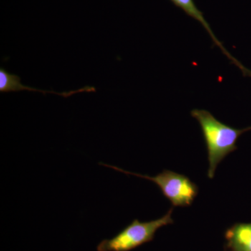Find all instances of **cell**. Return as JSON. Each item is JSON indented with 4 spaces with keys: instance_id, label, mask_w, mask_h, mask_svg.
Masks as SVG:
<instances>
[{
    "instance_id": "1",
    "label": "cell",
    "mask_w": 251,
    "mask_h": 251,
    "mask_svg": "<svg viewBox=\"0 0 251 251\" xmlns=\"http://www.w3.org/2000/svg\"><path fill=\"white\" fill-rule=\"evenodd\" d=\"M191 115L201 126L208 153L207 176L209 179H213L218 165L227 155L237 150L239 137L251 130V126L238 129L225 125L210 112L201 109H194Z\"/></svg>"
},
{
    "instance_id": "2",
    "label": "cell",
    "mask_w": 251,
    "mask_h": 251,
    "mask_svg": "<svg viewBox=\"0 0 251 251\" xmlns=\"http://www.w3.org/2000/svg\"><path fill=\"white\" fill-rule=\"evenodd\" d=\"M173 208L160 219L140 222L135 219L115 237L104 239L97 246V251H130L154 239L158 229L173 224Z\"/></svg>"
},
{
    "instance_id": "3",
    "label": "cell",
    "mask_w": 251,
    "mask_h": 251,
    "mask_svg": "<svg viewBox=\"0 0 251 251\" xmlns=\"http://www.w3.org/2000/svg\"><path fill=\"white\" fill-rule=\"evenodd\" d=\"M101 166L112 168L125 174L133 175L152 181L159 187L163 196L169 200L173 206H188L192 204L198 194L197 185L193 183L186 175L164 170L155 176L140 175L126 171L117 166L100 163Z\"/></svg>"
},
{
    "instance_id": "4",
    "label": "cell",
    "mask_w": 251,
    "mask_h": 251,
    "mask_svg": "<svg viewBox=\"0 0 251 251\" xmlns=\"http://www.w3.org/2000/svg\"><path fill=\"white\" fill-rule=\"evenodd\" d=\"M32 91V92H39L43 94L51 93L62 96L64 98L72 97L74 94L79 92H95L94 87L86 86L82 88L77 90H72L70 92H56L54 91H44L39 89L33 88L28 86L23 85L21 82V77L16 74H10L3 68L0 69V92L1 93H8V92H19V91Z\"/></svg>"
},
{
    "instance_id": "5",
    "label": "cell",
    "mask_w": 251,
    "mask_h": 251,
    "mask_svg": "<svg viewBox=\"0 0 251 251\" xmlns=\"http://www.w3.org/2000/svg\"><path fill=\"white\" fill-rule=\"evenodd\" d=\"M170 1H171L175 6H176V7L183 10L185 14L187 15V16H190V17L193 18V19L196 20L198 22L201 23L202 27L206 29L208 34L211 36L214 45L218 46L220 50H221L224 55H226L232 64L236 65V64L239 63V61H238L235 57H234L232 54L229 53L228 50L223 45L222 43L217 39L215 34L213 32L212 29H211L209 23H208L205 18H204V16H203V13L201 10L198 9L197 6H196L194 0H170Z\"/></svg>"
},
{
    "instance_id": "6",
    "label": "cell",
    "mask_w": 251,
    "mask_h": 251,
    "mask_svg": "<svg viewBox=\"0 0 251 251\" xmlns=\"http://www.w3.org/2000/svg\"><path fill=\"white\" fill-rule=\"evenodd\" d=\"M231 251H251V224H236L225 234Z\"/></svg>"
}]
</instances>
